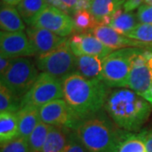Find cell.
I'll list each match as a JSON object with an SVG mask.
<instances>
[{
  "instance_id": "cell-7",
  "label": "cell",
  "mask_w": 152,
  "mask_h": 152,
  "mask_svg": "<svg viewBox=\"0 0 152 152\" xmlns=\"http://www.w3.org/2000/svg\"><path fill=\"white\" fill-rule=\"evenodd\" d=\"M58 99H64L62 80L42 72L30 91L22 97L21 107L28 106L40 108Z\"/></svg>"
},
{
  "instance_id": "cell-1",
  "label": "cell",
  "mask_w": 152,
  "mask_h": 152,
  "mask_svg": "<svg viewBox=\"0 0 152 152\" xmlns=\"http://www.w3.org/2000/svg\"><path fill=\"white\" fill-rule=\"evenodd\" d=\"M62 84L64 99L80 121L97 114L110 91L103 81L89 80L76 72L63 79Z\"/></svg>"
},
{
  "instance_id": "cell-34",
  "label": "cell",
  "mask_w": 152,
  "mask_h": 152,
  "mask_svg": "<svg viewBox=\"0 0 152 152\" xmlns=\"http://www.w3.org/2000/svg\"><path fill=\"white\" fill-rule=\"evenodd\" d=\"M144 56L146 59V63L148 64V67L150 69V70L151 72L152 75V52L149 51V50H145L144 51Z\"/></svg>"
},
{
  "instance_id": "cell-26",
  "label": "cell",
  "mask_w": 152,
  "mask_h": 152,
  "mask_svg": "<svg viewBox=\"0 0 152 152\" xmlns=\"http://www.w3.org/2000/svg\"><path fill=\"white\" fill-rule=\"evenodd\" d=\"M21 107V99L15 96L4 86L0 85V113H17Z\"/></svg>"
},
{
  "instance_id": "cell-25",
  "label": "cell",
  "mask_w": 152,
  "mask_h": 152,
  "mask_svg": "<svg viewBox=\"0 0 152 152\" xmlns=\"http://www.w3.org/2000/svg\"><path fill=\"white\" fill-rule=\"evenodd\" d=\"M52 125L40 122L28 138V143L32 152H42Z\"/></svg>"
},
{
  "instance_id": "cell-3",
  "label": "cell",
  "mask_w": 152,
  "mask_h": 152,
  "mask_svg": "<svg viewBox=\"0 0 152 152\" xmlns=\"http://www.w3.org/2000/svg\"><path fill=\"white\" fill-rule=\"evenodd\" d=\"M97 114L81 120L73 131L91 152H113L122 130L107 117Z\"/></svg>"
},
{
  "instance_id": "cell-20",
  "label": "cell",
  "mask_w": 152,
  "mask_h": 152,
  "mask_svg": "<svg viewBox=\"0 0 152 152\" xmlns=\"http://www.w3.org/2000/svg\"><path fill=\"white\" fill-rule=\"evenodd\" d=\"M71 129L59 126H51L42 152H64Z\"/></svg>"
},
{
  "instance_id": "cell-24",
  "label": "cell",
  "mask_w": 152,
  "mask_h": 152,
  "mask_svg": "<svg viewBox=\"0 0 152 152\" xmlns=\"http://www.w3.org/2000/svg\"><path fill=\"white\" fill-rule=\"evenodd\" d=\"M75 31L79 33H91L98 26L97 20L89 10L76 11L73 15Z\"/></svg>"
},
{
  "instance_id": "cell-17",
  "label": "cell",
  "mask_w": 152,
  "mask_h": 152,
  "mask_svg": "<svg viewBox=\"0 0 152 152\" xmlns=\"http://www.w3.org/2000/svg\"><path fill=\"white\" fill-rule=\"evenodd\" d=\"M0 26L1 31L7 32H20L26 30V25L17 8L4 3L1 4Z\"/></svg>"
},
{
  "instance_id": "cell-19",
  "label": "cell",
  "mask_w": 152,
  "mask_h": 152,
  "mask_svg": "<svg viewBox=\"0 0 152 152\" xmlns=\"http://www.w3.org/2000/svg\"><path fill=\"white\" fill-rule=\"evenodd\" d=\"M139 23L140 21L136 14L133 12H127L122 7L111 16L108 26L117 32L126 36L134 30Z\"/></svg>"
},
{
  "instance_id": "cell-18",
  "label": "cell",
  "mask_w": 152,
  "mask_h": 152,
  "mask_svg": "<svg viewBox=\"0 0 152 152\" xmlns=\"http://www.w3.org/2000/svg\"><path fill=\"white\" fill-rule=\"evenodd\" d=\"M19 122V137L28 140L29 136L41 122L39 108L33 107H23L17 112Z\"/></svg>"
},
{
  "instance_id": "cell-28",
  "label": "cell",
  "mask_w": 152,
  "mask_h": 152,
  "mask_svg": "<svg viewBox=\"0 0 152 152\" xmlns=\"http://www.w3.org/2000/svg\"><path fill=\"white\" fill-rule=\"evenodd\" d=\"M0 152H32L27 140L17 137L10 141L1 144Z\"/></svg>"
},
{
  "instance_id": "cell-21",
  "label": "cell",
  "mask_w": 152,
  "mask_h": 152,
  "mask_svg": "<svg viewBox=\"0 0 152 152\" xmlns=\"http://www.w3.org/2000/svg\"><path fill=\"white\" fill-rule=\"evenodd\" d=\"M19 137V122L16 113H0V143L10 141Z\"/></svg>"
},
{
  "instance_id": "cell-2",
  "label": "cell",
  "mask_w": 152,
  "mask_h": 152,
  "mask_svg": "<svg viewBox=\"0 0 152 152\" xmlns=\"http://www.w3.org/2000/svg\"><path fill=\"white\" fill-rule=\"evenodd\" d=\"M104 109L117 127L137 132L149 118L152 107L130 89L118 88L109 91Z\"/></svg>"
},
{
  "instance_id": "cell-10",
  "label": "cell",
  "mask_w": 152,
  "mask_h": 152,
  "mask_svg": "<svg viewBox=\"0 0 152 152\" xmlns=\"http://www.w3.org/2000/svg\"><path fill=\"white\" fill-rule=\"evenodd\" d=\"M41 122L74 130L80 120L64 99L55 100L39 108Z\"/></svg>"
},
{
  "instance_id": "cell-11",
  "label": "cell",
  "mask_w": 152,
  "mask_h": 152,
  "mask_svg": "<svg viewBox=\"0 0 152 152\" xmlns=\"http://www.w3.org/2000/svg\"><path fill=\"white\" fill-rule=\"evenodd\" d=\"M68 42L75 56H94L104 59L113 52L91 33L73 34Z\"/></svg>"
},
{
  "instance_id": "cell-37",
  "label": "cell",
  "mask_w": 152,
  "mask_h": 152,
  "mask_svg": "<svg viewBox=\"0 0 152 152\" xmlns=\"http://www.w3.org/2000/svg\"><path fill=\"white\" fill-rule=\"evenodd\" d=\"M151 48H152V45H151Z\"/></svg>"
},
{
  "instance_id": "cell-6",
  "label": "cell",
  "mask_w": 152,
  "mask_h": 152,
  "mask_svg": "<svg viewBox=\"0 0 152 152\" xmlns=\"http://www.w3.org/2000/svg\"><path fill=\"white\" fill-rule=\"evenodd\" d=\"M75 58L67 39L64 43L48 53L35 56V63L41 72L62 80L75 72Z\"/></svg>"
},
{
  "instance_id": "cell-14",
  "label": "cell",
  "mask_w": 152,
  "mask_h": 152,
  "mask_svg": "<svg viewBox=\"0 0 152 152\" xmlns=\"http://www.w3.org/2000/svg\"><path fill=\"white\" fill-rule=\"evenodd\" d=\"M91 33L113 51L125 48H151V45L133 40L131 38L127 37L126 36L119 34L111 26L107 25L98 24L97 26Z\"/></svg>"
},
{
  "instance_id": "cell-9",
  "label": "cell",
  "mask_w": 152,
  "mask_h": 152,
  "mask_svg": "<svg viewBox=\"0 0 152 152\" xmlns=\"http://www.w3.org/2000/svg\"><path fill=\"white\" fill-rule=\"evenodd\" d=\"M31 26L43 28L63 37L75 32L73 18L65 12L51 5L44 9L36 17Z\"/></svg>"
},
{
  "instance_id": "cell-12",
  "label": "cell",
  "mask_w": 152,
  "mask_h": 152,
  "mask_svg": "<svg viewBox=\"0 0 152 152\" xmlns=\"http://www.w3.org/2000/svg\"><path fill=\"white\" fill-rule=\"evenodd\" d=\"M0 52L1 54L10 58L36 56L26 33L7 32L1 31L0 33Z\"/></svg>"
},
{
  "instance_id": "cell-32",
  "label": "cell",
  "mask_w": 152,
  "mask_h": 152,
  "mask_svg": "<svg viewBox=\"0 0 152 152\" xmlns=\"http://www.w3.org/2000/svg\"><path fill=\"white\" fill-rule=\"evenodd\" d=\"M144 4V0H126L123 5V9L127 12H132L139 9Z\"/></svg>"
},
{
  "instance_id": "cell-35",
  "label": "cell",
  "mask_w": 152,
  "mask_h": 152,
  "mask_svg": "<svg viewBox=\"0 0 152 152\" xmlns=\"http://www.w3.org/2000/svg\"><path fill=\"white\" fill-rule=\"evenodd\" d=\"M21 2V0H2V3L5 4L7 5L18 6V4Z\"/></svg>"
},
{
  "instance_id": "cell-30",
  "label": "cell",
  "mask_w": 152,
  "mask_h": 152,
  "mask_svg": "<svg viewBox=\"0 0 152 152\" xmlns=\"http://www.w3.org/2000/svg\"><path fill=\"white\" fill-rule=\"evenodd\" d=\"M136 15L140 23L152 25V5L143 4L138 9Z\"/></svg>"
},
{
  "instance_id": "cell-36",
  "label": "cell",
  "mask_w": 152,
  "mask_h": 152,
  "mask_svg": "<svg viewBox=\"0 0 152 152\" xmlns=\"http://www.w3.org/2000/svg\"><path fill=\"white\" fill-rule=\"evenodd\" d=\"M144 4L152 5V0H144Z\"/></svg>"
},
{
  "instance_id": "cell-22",
  "label": "cell",
  "mask_w": 152,
  "mask_h": 152,
  "mask_svg": "<svg viewBox=\"0 0 152 152\" xmlns=\"http://www.w3.org/2000/svg\"><path fill=\"white\" fill-rule=\"evenodd\" d=\"M113 152H147V151L139 134L122 130Z\"/></svg>"
},
{
  "instance_id": "cell-27",
  "label": "cell",
  "mask_w": 152,
  "mask_h": 152,
  "mask_svg": "<svg viewBox=\"0 0 152 152\" xmlns=\"http://www.w3.org/2000/svg\"><path fill=\"white\" fill-rule=\"evenodd\" d=\"M126 37L144 43L152 45V25L139 23Z\"/></svg>"
},
{
  "instance_id": "cell-13",
  "label": "cell",
  "mask_w": 152,
  "mask_h": 152,
  "mask_svg": "<svg viewBox=\"0 0 152 152\" xmlns=\"http://www.w3.org/2000/svg\"><path fill=\"white\" fill-rule=\"evenodd\" d=\"M26 35L36 53V56L48 53L67 41L65 37L37 26H29L26 29Z\"/></svg>"
},
{
  "instance_id": "cell-31",
  "label": "cell",
  "mask_w": 152,
  "mask_h": 152,
  "mask_svg": "<svg viewBox=\"0 0 152 152\" xmlns=\"http://www.w3.org/2000/svg\"><path fill=\"white\" fill-rule=\"evenodd\" d=\"M139 134L140 135L145 145L147 152H152V129L143 130L139 133Z\"/></svg>"
},
{
  "instance_id": "cell-29",
  "label": "cell",
  "mask_w": 152,
  "mask_h": 152,
  "mask_svg": "<svg viewBox=\"0 0 152 152\" xmlns=\"http://www.w3.org/2000/svg\"><path fill=\"white\" fill-rule=\"evenodd\" d=\"M64 152H91L82 144L75 135V132L71 130L69 135V140Z\"/></svg>"
},
{
  "instance_id": "cell-16",
  "label": "cell",
  "mask_w": 152,
  "mask_h": 152,
  "mask_svg": "<svg viewBox=\"0 0 152 152\" xmlns=\"http://www.w3.org/2000/svg\"><path fill=\"white\" fill-rule=\"evenodd\" d=\"M126 0H91L89 10L99 24L108 26L111 16L122 8Z\"/></svg>"
},
{
  "instance_id": "cell-8",
  "label": "cell",
  "mask_w": 152,
  "mask_h": 152,
  "mask_svg": "<svg viewBox=\"0 0 152 152\" xmlns=\"http://www.w3.org/2000/svg\"><path fill=\"white\" fill-rule=\"evenodd\" d=\"M145 49L135 55L126 88L134 91L147 101L152 107V75L144 56Z\"/></svg>"
},
{
  "instance_id": "cell-5",
  "label": "cell",
  "mask_w": 152,
  "mask_h": 152,
  "mask_svg": "<svg viewBox=\"0 0 152 152\" xmlns=\"http://www.w3.org/2000/svg\"><path fill=\"white\" fill-rule=\"evenodd\" d=\"M140 48H125L113 51L103 59L102 78L108 87H125L130 74L133 60Z\"/></svg>"
},
{
  "instance_id": "cell-15",
  "label": "cell",
  "mask_w": 152,
  "mask_h": 152,
  "mask_svg": "<svg viewBox=\"0 0 152 152\" xmlns=\"http://www.w3.org/2000/svg\"><path fill=\"white\" fill-rule=\"evenodd\" d=\"M103 59L94 56H76L75 72L89 80L103 81Z\"/></svg>"
},
{
  "instance_id": "cell-23",
  "label": "cell",
  "mask_w": 152,
  "mask_h": 152,
  "mask_svg": "<svg viewBox=\"0 0 152 152\" xmlns=\"http://www.w3.org/2000/svg\"><path fill=\"white\" fill-rule=\"evenodd\" d=\"M48 6L47 0H21L17 6V10L23 20L31 26L36 17Z\"/></svg>"
},
{
  "instance_id": "cell-33",
  "label": "cell",
  "mask_w": 152,
  "mask_h": 152,
  "mask_svg": "<svg viewBox=\"0 0 152 152\" xmlns=\"http://www.w3.org/2000/svg\"><path fill=\"white\" fill-rule=\"evenodd\" d=\"M11 60L12 58L0 55V75L4 74V72L8 69L9 66L10 64Z\"/></svg>"
},
{
  "instance_id": "cell-4",
  "label": "cell",
  "mask_w": 152,
  "mask_h": 152,
  "mask_svg": "<svg viewBox=\"0 0 152 152\" xmlns=\"http://www.w3.org/2000/svg\"><path fill=\"white\" fill-rule=\"evenodd\" d=\"M36 63L29 57L11 60L8 69L0 75V85H3L20 99L30 91L39 74Z\"/></svg>"
}]
</instances>
